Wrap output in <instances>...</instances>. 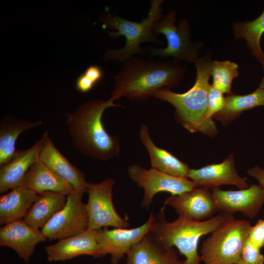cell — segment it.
Segmentation results:
<instances>
[{
	"mask_svg": "<svg viewBox=\"0 0 264 264\" xmlns=\"http://www.w3.org/2000/svg\"><path fill=\"white\" fill-rule=\"evenodd\" d=\"M187 178L197 187L206 189L219 188L223 184L233 185L240 189L248 187L247 177L238 174L234 156L230 154L222 162L213 164L198 169H190Z\"/></svg>",
	"mask_w": 264,
	"mask_h": 264,
	"instance_id": "5bb4252c",
	"label": "cell"
},
{
	"mask_svg": "<svg viewBox=\"0 0 264 264\" xmlns=\"http://www.w3.org/2000/svg\"><path fill=\"white\" fill-rule=\"evenodd\" d=\"M42 139L26 150H16L10 160L0 168V193L21 186L30 166L39 158Z\"/></svg>",
	"mask_w": 264,
	"mask_h": 264,
	"instance_id": "ac0fdd59",
	"label": "cell"
},
{
	"mask_svg": "<svg viewBox=\"0 0 264 264\" xmlns=\"http://www.w3.org/2000/svg\"><path fill=\"white\" fill-rule=\"evenodd\" d=\"M247 172L250 176L255 178L259 181V185L264 189V168L255 167L248 169Z\"/></svg>",
	"mask_w": 264,
	"mask_h": 264,
	"instance_id": "1f68e13d",
	"label": "cell"
},
{
	"mask_svg": "<svg viewBox=\"0 0 264 264\" xmlns=\"http://www.w3.org/2000/svg\"><path fill=\"white\" fill-rule=\"evenodd\" d=\"M67 197L55 192L38 194L37 198L23 219L30 226L42 229L66 204Z\"/></svg>",
	"mask_w": 264,
	"mask_h": 264,
	"instance_id": "603a6c76",
	"label": "cell"
},
{
	"mask_svg": "<svg viewBox=\"0 0 264 264\" xmlns=\"http://www.w3.org/2000/svg\"><path fill=\"white\" fill-rule=\"evenodd\" d=\"M164 1L163 0H151L148 15L140 22L129 21L117 15L108 14L103 27L113 30L108 31L111 38L123 36L126 39V44L121 48L108 50L104 54V60L123 63L134 55H146V48L141 46L143 43L162 44L161 41L153 32V27L154 23L163 17L161 4Z\"/></svg>",
	"mask_w": 264,
	"mask_h": 264,
	"instance_id": "5b68a950",
	"label": "cell"
},
{
	"mask_svg": "<svg viewBox=\"0 0 264 264\" xmlns=\"http://www.w3.org/2000/svg\"><path fill=\"white\" fill-rule=\"evenodd\" d=\"M84 193L74 190L66 197L65 206L41 229L47 239L60 240L88 230V218L86 204L82 199Z\"/></svg>",
	"mask_w": 264,
	"mask_h": 264,
	"instance_id": "9c48e42d",
	"label": "cell"
},
{
	"mask_svg": "<svg viewBox=\"0 0 264 264\" xmlns=\"http://www.w3.org/2000/svg\"><path fill=\"white\" fill-rule=\"evenodd\" d=\"M176 21V13L172 10L154 23L153 32L155 35H164L167 45L163 48H146L149 58H171L179 62L185 61L190 63L198 57L200 45L192 41L190 25L187 20L183 18L177 24Z\"/></svg>",
	"mask_w": 264,
	"mask_h": 264,
	"instance_id": "52a82bcc",
	"label": "cell"
},
{
	"mask_svg": "<svg viewBox=\"0 0 264 264\" xmlns=\"http://www.w3.org/2000/svg\"><path fill=\"white\" fill-rule=\"evenodd\" d=\"M103 76L104 72L100 66H89L77 78L75 83L76 88L81 93L88 92L95 87Z\"/></svg>",
	"mask_w": 264,
	"mask_h": 264,
	"instance_id": "f1b7e54d",
	"label": "cell"
},
{
	"mask_svg": "<svg viewBox=\"0 0 264 264\" xmlns=\"http://www.w3.org/2000/svg\"><path fill=\"white\" fill-rule=\"evenodd\" d=\"M21 186L37 194L52 191L67 196L75 189L65 180L50 170L40 159L26 173Z\"/></svg>",
	"mask_w": 264,
	"mask_h": 264,
	"instance_id": "d6986e66",
	"label": "cell"
},
{
	"mask_svg": "<svg viewBox=\"0 0 264 264\" xmlns=\"http://www.w3.org/2000/svg\"><path fill=\"white\" fill-rule=\"evenodd\" d=\"M185 72L186 67L175 60L132 57L113 77L111 97L146 100L158 90L178 86Z\"/></svg>",
	"mask_w": 264,
	"mask_h": 264,
	"instance_id": "6da1fadb",
	"label": "cell"
},
{
	"mask_svg": "<svg viewBox=\"0 0 264 264\" xmlns=\"http://www.w3.org/2000/svg\"><path fill=\"white\" fill-rule=\"evenodd\" d=\"M233 30L236 39H243L246 41L247 48L258 60L264 53L260 46V41L264 33V10L253 21L235 22Z\"/></svg>",
	"mask_w": 264,
	"mask_h": 264,
	"instance_id": "484cf974",
	"label": "cell"
},
{
	"mask_svg": "<svg viewBox=\"0 0 264 264\" xmlns=\"http://www.w3.org/2000/svg\"><path fill=\"white\" fill-rule=\"evenodd\" d=\"M42 122H34L5 116L0 124V166L9 162L16 149L15 145L20 134L24 131L41 125Z\"/></svg>",
	"mask_w": 264,
	"mask_h": 264,
	"instance_id": "cb8c5ba5",
	"label": "cell"
},
{
	"mask_svg": "<svg viewBox=\"0 0 264 264\" xmlns=\"http://www.w3.org/2000/svg\"><path fill=\"white\" fill-rule=\"evenodd\" d=\"M39 158L53 172L67 181L75 190L87 191L85 174L65 157L49 137L46 132L42 136Z\"/></svg>",
	"mask_w": 264,
	"mask_h": 264,
	"instance_id": "2e32d148",
	"label": "cell"
},
{
	"mask_svg": "<svg viewBox=\"0 0 264 264\" xmlns=\"http://www.w3.org/2000/svg\"><path fill=\"white\" fill-rule=\"evenodd\" d=\"M225 97L223 94L210 85L208 98L207 109L203 121L208 135H214L217 132V128L212 120L214 115L219 112L224 105Z\"/></svg>",
	"mask_w": 264,
	"mask_h": 264,
	"instance_id": "83f0119b",
	"label": "cell"
},
{
	"mask_svg": "<svg viewBox=\"0 0 264 264\" xmlns=\"http://www.w3.org/2000/svg\"><path fill=\"white\" fill-rule=\"evenodd\" d=\"M258 106H264V89L260 87L246 95L228 94L223 108L213 118L227 125L243 111Z\"/></svg>",
	"mask_w": 264,
	"mask_h": 264,
	"instance_id": "d4e9b609",
	"label": "cell"
},
{
	"mask_svg": "<svg viewBox=\"0 0 264 264\" xmlns=\"http://www.w3.org/2000/svg\"><path fill=\"white\" fill-rule=\"evenodd\" d=\"M38 194L23 186L16 187L0 198V224L23 220Z\"/></svg>",
	"mask_w": 264,
	"mask_h": 264,
	"instance_id": "7402d4cb",
	"label": "cell"
},
{
	"mask_svg": "<svg viewBox=\"0 0 264 264\" xmlns=\"http://www.w3.org/2000/svg\"><path fill=\"white\" fill-rule=\"evenodd\" d=\"M41 230L32 227L23 220L12 221L0 229V245L14 250L28 263L36 244L47 240Z\"/></svg>",
	"mask_w": 264,
	"mask_h": 264,
	"instance_id": "9a60e30c",
	"label": "cell"
},
{
	"mask_svg": "<svg viewBox=\"0 0 264 264\" xmlns=\"http://www.w3.org/2000/svg\"><path fill=\"white\" fill-rule=\"evenodd\" d=\"M139 137L149 153L151 168L171 176L187 178L190 169L188 165L167 150L156 146L145 124L141 126Z\"/></svg>",
	"mask_w": 264,
	"mask_h": 264,
	"instance_id": "44dd1931",
	"label": "cell"
},
{
	"mask_svg": "<svg viewBox=\"0 0 264 264\" xmlns=\"http://www.w3.org/2000/svg\"><path fill=\"white\" fill-rule=\"evenodd\" d=\"M173 207L179 216L195 221H203L212 218L218 212L212 193L208 189L197 187L193 190L167 198L164 206Z\"/></svg>",
	"mask_w": 264,
	"mask_h": 264,
	"instance_id": "4fadbf2b",
	"label": "cell"
},
{
	"mask_svg": "<svg viewBox=\"0 0 264 264\" xmlns=\"http://www.w3.org/2000/svg\"><path fill=\"white\" fill-rule=\"evenodd\" d=\"M157 224L155 215L151 214L148 220L136 228L97 230V241L101 258L110 254V262L118 264L130 249L149 234Z\"/></svg>",
	"mask_w": 264,
	"mask_h": 264,
	"instance_id": "8fae6325",
	"label": "cell"
},
{
	"mask_svg": "<svg viewBox=\"0 0 264 264\" xmlns=\"http://www.w3.org/2000/svg\"><path fill=\"white\" fill-rule=\"evenodd\" d=\"M235 264H246L244 263L242 261L240 260L239 262H238L237 263Z\"/></svg>",
	"mask_w": 264,
	"mask_h": 264,
	"instance_id": "e575fe53",
	"label": "cell"
},
{
	"mask_svg": "<svg viewBox=\"0 0 264 264\" xmlns=\"http://www.w3.org/2000/svg\"><path fill=\"white\" fill-rule=\"evenodd\" d=\"M49 262L65 261L87 255L101 258L97 241V230H87L75 236L60 240L44 247Z\"/></svg>",
	"mask_w": 264,
	"mask_h": 264,
	"instance_id": "e0dca14e",
	"label": "cell"
},
{
	"mask_svg": "<svg viewBox=\"0 0 264 264\" xmlns=\"http://www.w3.org/2000/svg\"><path fill=\"white\" fill-rule=\"evenodd\" d=\"M113 178H108L101 182H88V201L86 207L88 218V230H98L112 226L128 228L129 222L116 211L112 202Z\"/></svg>",
	"mask_w": 264,
	"mask_h": 264,
	"instance_id": "ba28073f",
	"label": "cell"
},
{
	"mask_svg": "<svg viewBox=\"0 0 264 264\" xmlns=\"http://www.w3.org/2000/svg\"><path fill=\"white\" fill-rule=\"evenodd\" d=\"M251 227L249 221L233 219L211 233L202 243L200 259L204 264H235Z\"/></svg>",
	"mask_w": 264,
	"mask_h": 264,
	"instance_id": "8992f818",
	"label": "cell"
},
{
	"mask_svg": "<svg viewBox=\"0 0 264 264\" xmlns=\"http://www.w3.org/2000/svg\"><path fill=\"white\" fill-rule=\"evenodd\" d=\"M211 193L220 213L233 215L239 212L253 219L264 204V189L256 184L234 191L215 188Z\"/></svg>",
	"mask_w": 264,
	"mask_h": 264,
	"instance_id": "7c38bea8",
	"label": "cell"
},
{
	"mask_svg": "<svg viewBox=\"0 0 264 264\" xmlns=\"http://www.w3.org/2000/svg\"><path fill=\"white\" fill-rule=\"evenodd\" d=\"M193 63L197 75L195 84L190 89L183 93H177L170 88H163L155 92L153 97L172 104L175 108V118L189 132L206 134L203 119L207 109L210 86L211 53L208 51Z\"/></svg>",
	"mask_w": 264,
	"mask_h": 264,
	"instance_id": "3957f363",
	"label": "cell"
},
{
	"mask_svg": "<svg viewBox=\"0 0 264 264\" xmlns=\"http://www.w3.org/2000/svg\"><path fill=\"white\" fill-rule=\"evenodd\" d=\"M125 264H172L177 251L166 248L156 238L148 234L128 253Z\"/></svg>",
	"mask_w": 264,
	"mask_h": 264,
	"instance_id": "ffe728a7",
	"label": "cell"
},
{
	"mask_svg": "<svg viewBox=\"0 0 264 264\" xmlns=\"http://www.w3.org/2000/svg\"><path fill=\"white\" fill-rule=\"evenodd\" d=\"M110 97L108 100L92 99L80 105L67 113L66 125L73 146L81 153L93 159L108 161L119 155L118 137L109 133L103 124L105 110L120 107Z\"/></svg>",
	"mask_w": 264,
	"mask_h": 264,
	"instance_id": "7a4b0ae2",
	"label": "cell"
},
{
	"mask_svg": "<svg viewBox=\"0 0 264 264\" xmlns=\"http://www.w3.org/2000/svg\"><path fill=\"white\" fill-rule=\"evenodd\" d=\"M172 264H183V261H179L176 258L173 263Z\"/></svg>",
	"mask_w": 264,
	"mask_h": 264,
	"instance_id": "836d02e7",
	"label": "cell"
},
{
	"mask_svg": "<svg viewBox=\"0 0 264 264\" xmlns=\"http://www.w3.org/2000/svg\"><path fill=\"white\" fill-rule=\"evenodd\" d=\"M238 68L237 64L229 60L212 61L210 72L213 78L211 85L222 94L233 93L231 91L232 82L239 76Z\"/></svg>",
	"mask_w": 264,
	"mask_h": 264,
	"instance_id": "4316f807",
	"label": "cell"
},
{
	"mask_svg": "<svg viewBox=\"0 0 264 264\" xmlns=\"http://www.w3.org/2000/svg\"><path fill=\"white\" fill-rule=\"evenodd\" d=\"M260 249L248 238L242 247L241 260L246 264H264V256Z\"/></svg>",
	"mask_w": 264,
	"mask_h": 264,
	"instance_id": "f546056e",
	"label": "cell"
},
{
	"mask_svg": "<svg viewBox=\"0 0 264 264\" xmlns=\"http://www.w3.org/2000/svg\"><path fill=\"white\" fill-rule=\"evenodd\" d=\"M258 61L260 62V63L262 64L264 70V52L262 54L261 56L258 60ZM259 87L264 89V75L260 84Z\"/></svg>",
	"mask_w": 264,
	"mask_h": 264,
	"instance_id": "d6a6232c",
	"label": "cell"
},
{
	"mask_svg": "<svg viewBox=\"0 0 264 264\" xmlns=\"http://www.w3.org/2000/svg\"><path fill=\"white\" fill-rule=\"evenodd\" d=\"M164 207L157 217V224L149 233L167 248L176 246L185 256L183 264H200L198 246L200 238L212 233L228 220L234 219L233 215L220 213L210 219L195 221L179 216L175 220L169 222L164 217Z\"/></svg>",
	"mask_w": 264,
	"mask_h": 264,
	"instance_id": "277c9868",
	"label": "cell"
},
{
	"mask_svg": "<svg viewBox=\"0 0 264 264\" xmlns=\"http://www.w3.org/2000/svg\"><path fill=\"white\" fill-rule=\"evenodd\" d=\"M128 173L130 177L144 190L141 202L143 208H149L157 193L166 192L172 195H177L197 187L195 183L187 177L171 176L152 168L146 169L137 164L130 166Z\"/></svg>",
	"mask_w": 264,
	"mask_h": 264,
	"instance_id": "30bf717a",
	"label": "cell"
},
{
	"mask_svg": "<svg viewBox=\"0 0 264 264\" xmlns=\"http://www.w3.org/2000/svg\"><path fill=\"white\" fill-rule=\"evenodd\" d=\"M248 238L260 248L264 246V219L259 220L254 226H251Z\"/></svg>",
	"mask_w": 264,
	"mask_h": 264,
	"instance_id": "4dcf8cb0",
	"label": "cell"
}]
</instances>
